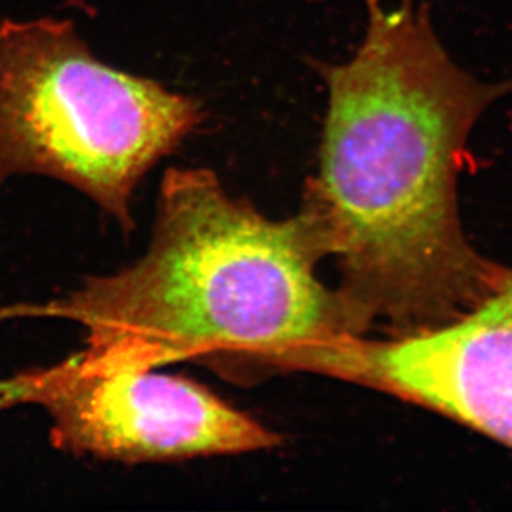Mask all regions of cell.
<instances>
[{
    "mask_svg": "<svg viewBox=\"0 0 512 512\" xmlns=\"http://www.w3.org/2000/svg\"><path fill=\"white\" fill-rule=\"evenodd\" d=\"M367 32L327 85L319 173L302 206L339 262V292L365 330L392 337L458 319L504 266L479 256L461 228L456 183L479 116L512 92L458 67L426 7L365 0Z\"/></svg>",
    "mask_w": 512,
    "mask_h": 512,
    "instance_id": "6da1fadb",
    "label": "cell"
},
{
    "mask_svg": "<svg viewBox=\"0 0 512 512\" xmlns=\"http://www.w3.org/2000/svg\"><path fill=\"white\" fill-rule=\"evenodd\" d=\"M156 208L140 261L42 310L82 324L87 352L143 368L191 360L242 378L367 334L317 277L329 254L307 209L266 218L204 168L166 171Z\"/></svg>",
    "mask_w": 512,
    "mask_h": 512,
    "instance_id": "7a4b0ae2",
    "label": "cell"
},
{
    "mask_svg": "<svg viewBox=\"0 0 512 512\" xmlns=\"http://www.w3.org/2000/svg\"><path fill=\"white\" fill-rule=\"evenodd\" d=\"M203 120L196 98L100 60L72 20L0 22V184L58 179L128 234L138 184Z\"/></svg>",
    "mask_w": 512,
    "mask_h": 512,
    "instance_id": "3957f363",
    "label": "cell"
},
{
    "mask_svg": "<svg viewBox=\"0 0 512 512\" xmlns=\"http://www.w3.org/2000/svg\"><path fill=\"white\" fill-rule=\"evenodd\" d=\"M40 406L50 438L73 455L123 463L271 450L281 436L188 378L97 357L83 348L0 382V410Z\"/></svg>",
    "mask_w": 512,
    "mask_h": 512,
    "instance_id": "277c9868",
    "label": "cell"
},
{
    "mask_svg": "<svg viewBox=\"0 0 512 512\" xmlns=\"http://www.w3.org/2000/svg\"><path fill=\"white\" fill-rule=\"evenodd\" d=\"M290 370L388 393L512 448V269L448 324L388 340L348 337L300 355Z\"/></svg>",
    "mask_w": 512,
    "mask_h": 512,
    "instance_id": "5b68a950",
    "label": "cell"
}]
</instances>
